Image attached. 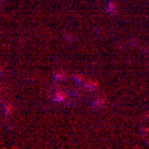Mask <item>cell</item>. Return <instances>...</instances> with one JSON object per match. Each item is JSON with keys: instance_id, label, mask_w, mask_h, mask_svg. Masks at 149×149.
I'll return each instance as SVG.
<instances>
[{"instance_id": "6da1fadb", "label": "cell", "mask_w": 149, "mask_h": 149, "mask_svg": "<svg viewBox=\"0 0 149 149\" xmlns=\"http://www.w3.org/2000/svg\"><path fill=\"white\" fill-rule=\"evenodd\" d=\"M65 99H67V93L63 91V90H58L55 93V96H53V100H55V102H64Z\"/></svg>"}, {"instance_id": "7a4b0ae2", "label": "cell", "mask_w": 149, "mask_h": 149, "mask_svg": "<svg viewBox=\"0 0 149 149\" xmlns=\"http://www.w3.org/2000/svg\"><path fill=\"white\" fill-rule=\"evenodd\" d=\"M84 85L88 90H97L99 88V82H97V81H94V79H87L84 82Z\"/></svg>"}, {"instance_id": "3957f363", "label": "cell", "mask_w": 149, "mask_h": 149, "mask_svg": "<svg viewBox=\"0 0 149 149\" xmlns=\"http://www.w3.org/2000/svg\"><path fill=\"white\" fill-rule=\"evenodd\" d=\"M105 104H107V99H105V97H97V99L93 102V107H102V105H105Z\"/></svg>"}, {"instance_id": "277c9868", "label": "cell", "mask_w": 149, "mask_h": 149, "mask_svg": "<svg viewBox=\"0 0 149 149\" xmlns=\"http://www.w3.org/2000/svg\"><path fill=\"white\" fill-rule=\"evenodd\" d=\"M73 79L76 81V82H79V84H84L85 81H87V79L82 76V74H74V76H73Z\"/></svg>"}, {"instance_id": "5b68a950", "label": "cell", "mask_w": 149, "mask_h": 149, "mask_svg": "<svg viewBox=\"0 0 149 149\" xmlns=\"http://www.w3.org/2000/svg\"><path fill=\"white\" fill-rule=\"evenodd\" d=\"M107 9H108V12H111V14H113V12H116V5H114L113 2H110L108 6H107Z\"/></svg>"}, {"instance_id": "8992f818", "label": "cell", "mask_w": 149, "mask_h": 149, "mask_svg": "<svg viewBox=\"0 0 149 149\" xmlns=\"http://www.w3.org/2000/svg\"><path fill=\"white\" fill-rule=\"evenodd\" d=\"M11 111H12V105L11 104H5V114L6 116H9Z\"/></svg>"}, {"instance_id": "52a82bcc", "label": "cell", "mask_w": 149, "mask_h": 149, "mask_svg": "<svg viewBox=\"0 0 149 149\" xmlns=\"http://www.w3.org/2000/svg\"><path fill=\"white\" fill-rule=\"evenodd\" d=\"M53 78H55L56 81H59V79H64L65 74H64V73H55V74H53Z\"/></svg>"}]
</instances>
